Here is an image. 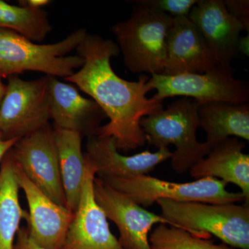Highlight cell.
Returning a JSON list of instances; mask_svg holds the SVG:
<instances>
[{
  "mask_svg": "<svg viewBox=\"0 0 249 249\" xmlns=\"http://www.w3.org/2000/svg\"><path fill=\"white\" fill-rule=\"evenodd\" d=\"M95 199L106 217L116 224L124 249H152L149 232L155 224H168L161 215L154 213L116 191L101 178L93 182Z\"/></svg>",
  "mask_w": 249,
  "mask_h": 249,
  "instance_id": "10",
  "label": "cell"
},
{
  "mask_svg": "<svg viewBox=\"0 0 249 249\" xmlns=\"http://www.w3.org/2000/svg\"><path fill=\"white\" fill-rule=\"evenodd\" d=\"M0 28L14 31L34 42H41L53 30L42 9L16 6L0 0Z\"/></svg>",
  "mask_w": 249,
  "mask_h": 249,
  "instance_id": "21",
  "label": "cell"
},
{
  "mask_svg": "<svg viewBox=\"0 0 249 249\" xmlns=\"http://www.w3.org/2000/svg\"><path fill=\"white\" fill-rule=\"evenodd\" d=\"M194 100L182 98L167 108L142 118L140 122L146 141L157 148L175 145L171 166L178 175L189 171L196 162L211 151L206 142H199L196 132L199 127L198 107Z\"/></svg>",
  "mask_w": 249,
  "mask_h": 249,
  "instance_id": "4",
  "label": "cell"
},
{
  "mask_svg": "<svg viewBox=\"0 0 249 249\" xmlns=\"http://www.w3.org/2000/svg\"><path fill=\"white\" fill-rule=\"evenodd\" d=\"M168 225L206 239L213 235L232 248L249 249V204H211L160 199Z\"/></svg>",
  "mask_w": 249,
  "mask_h": 249,
  "instance_id": "3",
  "label": "cell"
},
{
  "mask_svg": "<svg viewBox=\"0 0 249 249\" xmlns=\"http://www.w3.org/2000/svg\"><path fill=\"white\" fill-rule=\"evenodd\" d=\"M152 249H234L225 244L192 235L189 232L168 224H160L149 236Z\"/></svg>",
  "mask_w": 249,
  "mask_h": 249,
  "instance_id": "22",
  "label": "cell"
},
{
  "mask_svg": "<svg viewBox=\"0 0 249 249\" xmlns=\"http://www.w3.org/2000/svg\"><path fill=\"white\" fill-rule=\"evenodd\" d=\"M245 142L230 137L213 147L209 155L189 170L191 178H219L240 188L249 204V155L243 150Z\"/></svg>",
  "mask_w": 249,
  "mask_h": 249,
  "instance_id": "17",
  "label": "cell"
},
{
  "mask_svg": "<svg viewBox=\"0 0 249 249\" xmlns=\"http://www.w3.org/2000/svg\"><path fill=\"white\" fill-rule=\"evenodd\" d=\"M48 76L49 109L55 127L95 135L107 116L93 99L82 96L73 85Z\"/></svg>",
  "mask_w": 249,
  "mask_h": 249,
  "instance_id": "16",
  "label": "cell"
},
{
  "mask_svg": "<svg viewBox=\"0 0 249 249\" xmlns=\"http://www.w3.org/2000/svg\"><path fill=\"white\" fill-rule=\"evenodd\" d=\"M0 106V134L6 140L21 139L49 124V80L45 76L25 80L8 77Z\"/></svg>",
  "mask_w": 249,
  "mask_h": 249,
  "instance_id": "8",
  "label": "cell"
},
{
  "mask_svg": "<svg viewBox=\"0 0 249 249\" xmlns=\"http://www.w3.org/2000/svg\"><path fill=\"white\" fill-rule=\"evenodd\" d=\"M18 140V139L6 140V139L3 138L1 134H0V164H1V160L4 159L5 155L14 146Z\"/></svg>",
  "mask_w": 249,
  "mask_h": 249,
  "instance_id": "26",
  "label": "cell"
},
{
  "mask_svg": "<svg viewBox=\"0 0 249 249\" xmlns=\"http://www.w3.org/2000/svg\"><path fill=\"white\" fill-rule=\"evenodd\" d=\"M49 0H26V1H19L20 6H28L32 9H42L46 5L50 4Z\"/></svg>",
  "mask_w": 249,
  "mask_h": 249,
  "instance_id": "28",
  "label": "cell"
},
{
  "mask_svg": "<svg viewBox=\"0 0 249 249\" xmlns=\"http://www.w3.org/2000/svg\"><path fill=\"white\" fill-rule=\"evenodd\" d=\"M237 52L243 54L245 56L249 55V34L246 36H240L237 42Z\"/></svg>",
  "mask_w": 249,
  "mask_h": 249,
  "instance_id": "27",
  "label": "cell"
},
{
  "mask_svg": "<svg viewBox=\"0 0 249 249\" xmlns=\"http://www.w3.org/2000/svg\"><path fill=\"white\" fill-rule=\"evenodd\" d=\"M173 18L134 4L128 19L111 28L126 67L132 73L163 74L166 37Z\"/></svg>",
  "mask_w": 249,
  "mask_h": 249,
  "instance_id": "5",
  "label": "cell"
},
{
  "mask_svg": "<svg viewBox=\"0 0 249 249\" xmlns=\"http://www.w3.org/2000/svg\"><path fill=\"white\" fill-rule=\"evenodd\" d=\"M14 249H45L31 238L27 227L19 228L15 240Z\"/></svg>",
  "mask_w": 249,
  "mask_h": 249,
  "instance_id": "25",
  "label": "cell"
},
{
  "mask_svg": "<svg viewBox=\"0 0 249 249\" xmlns=\"http://www.w3.org/2000/svg\"><path fill=\"white\" fill-rule=\"evenodd\" d=\"M188 18L196 25L218 65L231 69L245 27L229 14L223 0H198Z\"/></svg>",
  "mask_w": 249,
  "mask_h": 249,
  "instance_id": "13",
  "label": "cell"
},
{
  "mask_svg": "<svg viewBox=\"0 0 249 249\" xmlns=\"http://www.w3.org/2000/svg\"><path fill=\"white\" fill-rule=\"evenodd\" d=\"M11 149L0 167V249H14L21 219L27 221L29 218V213L19 204V186Z\"/></svg>",
  "mask_w": 249,
  "mask_h": 249,
  "instance_id": "20",
  "label": "cell"
},
{
  "mask_svg": "<svg viewBox=\"0 0 249 249\" xmlns=\"http://www.w3.org/2000/svg\"><path fill=\"white\" fill-rule=\"evenodd\" d=\"M103 181L142 207H149L160 199L211 204L246 203L245 196L242 193L227 191L228 183L217 178H201L193 182L175 183L142 175Z\"/></svg>",
  "mask_w": 249,
  "mask_h": 249,
  "instance_id": "6",
  "label": "cell"
},
{
  "mask_svg": "<svg viewBox=\"0 0 249 249\" xmlns=\"http://www.w3.org/2000/svg\"><path fill=\"white\" fill-rule=\"evenodd\" d=\"M224 2L229 14L242 24L249 34V0H224Z\"/></svg>",
  "mask_w": 249,
  "mask_h": 249,
  "instance_id": "24",
  "label": "cell"
},
{
  "mask_svg": "<svg viewBox=\"0 0 249 249\" xmlns=\"http://www.w3.org/2000/svg\"><path fill=\"white\" fill-rule=\"evenodd\" d=\"M6 85H5L4 82L2 81V78L0 76V106L6 93Z\"/></svg>",
  "mask_w": 249,
  "mask_h": 249,
  "instance_id": "29",
  "label": "cell"
},
{
  "mask_svg": "<svg viewBox=\"0 0 249 249\" xmlns=\"http://www.w3.org/2000/svg\"><path fill=\"white\" fill-rule=\"evenodd\" d=\"M11 152L31 182L54 202L67 207L53 129L50 124L18 139Z\"/></svg>",
  "mask_w": 249,
  "mask_h": 249,
  "instance_id": "9",
  "label": "cell"
},
{
  "mask_svg": "<svg viewBox=\"0 0 249 249\" xmlns=\"http://www.w3.org/2000/svg\"><path fill=\"white\" fill-rule=\"evenodd\" d=\"M88 34L81 28L60 42L40 45L14 31L0 28V76L7 78L32 71L65 79L83 65L78 55H67L76 50Z\"/></svg>",
  "mask_w": 249,
  "mask_h": 249,
  "instance_id": "2",
  "label": "cell"
},
{
  "mask_svg": "<svg viewBox=\"0 0 249 249\" xmlns=\"http://www.w3.org/2000/svg\"><path fill=\"white\" fill-rule=\"evenodd\" d=\"M53 133L67 208L75 213L79 204L86 168L82 150L83 137L75 131L58 127H55Z\"/></svg>",
  "mask_w": 249,
  "mask_h": 249,
  "instance_id": "19",
  "label": "cell"
},
{
  "mask_svg": "<svg viewBox=\"0 0 249 249\" xmlns=\"http://www.w3.org/2000/svg\"><path fill=\"white\" fill-rule=\"evenodd\" d=\"M218 64L204 37L188 17L173 18L166 37L165 76L202 73Z\"/></svg>",
  "mask_w": 249,
  "mask_h": 249,
  "instance_id": "15",
  "label": "cell"
},
{
  "mask_svg": "<svg viewBox=\"0 0 249 249\" xmlns=\"http://www.w3.org/2000/svg\"><path fill=\"white\" fill-rule=\"evenodd\" d=\"M76 51L83 65L65 80L89 95L109 119L95 135L112 137L118 150L125 152L144 146L147 141L141 121L163 108L161 101L147 97L153 90L150 77L141 75L132 82L118 76L111 58L120 54L119 46L96 34H87Z\"/></svg>",
  "mask_w": 249,
  "mask_h": 249,
  "instance_id": "1",
  "label": "cell"
},
{
  "mask_svg": "<svg viewBox=\"0 0 249 249\" xmlns=\"http://www.w3.org/2000/svg\"><path fill=\"white\" fill-rule=\"evenodd\" d=\"M15 170L18 185L25 193L29 205L27 229L31 238L42 248L61 249L74 213L44 194L26 176L16 160Z\"/></svg>",
  "mask_w": 249,
  "mask_h": 249,
  "instance_id": "12",
  "label": "cell"
},
{
  "mask_svg": "<svg viewBox=\"0 0 249 249\" xmlns=\"http://www.w3.org/2000/svg\"><path fill=\"white\" fill-rule=\"evenodd\" d=\"M199 127L206 133L211 149L231 137L249 141V106L225 102H211L198 107Z\"/></svg>",
  "mask_w": 249,
  "mask_h": 249,
  "instance_id": "18",
  "label": "cell"
},
{
  "mask_svg": "<svg viewBox=\"0 0 249 249\" xmlns=\"http://www.w3.org/2000/svg\"><path fill=\"white\" fill-rule=\"evenodd\" d=\"M197 1L198 0H134L129 2L177 18L188 17Z\"/></svg>",
  "mask_w": 249,
  "mask_h": 249,
  "instance_id": "23",
  "label": "cell"
},
{
  "mask_svg": "<svg viewBox=\"0 0 249 249\" xmlns=\"http://www.w3.org/2000/svg\"><path fill=\"white\" fill-rule=\"evenodd\" d=\"M172 155L170 149L165 147L155 152L145 150L124 156L116 148L115 139L96 135L88 137L85 153L87 160L96 168V176L102 180L147 175Z\"/></svg>",
  "mask_w": 249,
  "mask_h": 249,
  "instance_id": "14",
  "label": "cell"
},
{
  "mask_svg": "<svg viewBox=\"0 0 249 249\" xmlns=\"http://www.w3.org/2000/svg\"><path fill=\"white\" fill-rule=\"evenodd\" d=\"M85 161L79 204L61 249H124L111 233L107 218L95 199L96 168L86 157Z\"/></svg>",
  "mask_w": 249,
  "mask_h": 249,
  "instance_id": "11",
  "label": "cell"
},
{
  "mask_svg": "<svg viewBox=\"0 0 249 249\" xmlns=\"http://www.w3.org/2000/svg\"><path fill=\"white\" fill-rule=\"evenodd\" d=\"M233 73V68L217 65L202 73L153 74L149 84L157 91L152 98L161 102L165 98L182 96L194 100L199 105L211 102L249 103V85L234 78Z\"/></svg>",
  "mask_w": 249,
  "mask_h": 249,
  "instance_id": "7",
  "label": "cell"
}]
</instances>
